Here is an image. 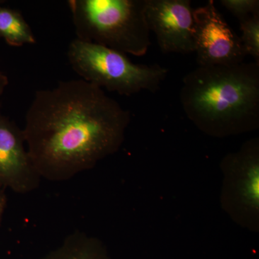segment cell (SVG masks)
I'll list each match as a JSON object with an SVG mask.
<instances>
[{"label": "cell", "mask_w": 259, "mask_h": 259, "mask_svg": "<svg viewBox=\"0 0 259 259\" xmlns=\"http://www.w3.org/2000/svg\"><path fill=\"white\" fill-rule=\"evenodd\" d=\"M131 112L84 80L37 90L25 115V145L42 179L64 182L120 149Z\"/></svg>", "instance_id": "1"}, {"label": "cell", "mask_w": 259, "mask_h": 259, "mask_svg": "<svg viewBox=\"0 0 259 259\" xmlns=\"http://www.w3.org/2000/svg\"><path fill=\"white\" fill-rule=\"evenodd\" d=\"M181 105L204 134L229 137L259 127V64L197 66L182 80Z\"/></svg>", "instance_id": "2"}, {"label": "cell", "mask_w": 259, "mask_h": 259, "mask_svg": "<svg viewBox=\"0 0 259 259\" xmlns=\"http://www.w3.org/2000/svg\"><path fill=\"white\" fill-rule=\"evenodd\" d=\"M76 39L143 56L151 46L146 0H69Z\"/></svg>", "instance_id": "3"}, {"label": "cell", "mask_w": 259, "mask_h": 259, "mask_svg": "<svg viewBox=\"0 0 259 259\" xmlns=\"http://www.w3.org/2000/svg\"><path fill=\"white\" fill-rule=\"evenodd\" d=\"M67 56L80 79L122 96L156 93L168 72L161 65L135 64L122 53L76 38L70 42Z\"/></svg>", "instance_id": "4"}, {"label": "cell", "mask_w": 259, "mask_h": 259, "mask_svg": "<svg viewBox=\"0 0 259 259\" xmlns=\"http://www.w3.org/2000/svg\"><path fill=\"white\" fill-rule=\"evenodd\" d=\"M223 175L221 202L223 210L242 228H259V140L245 141L221 163Z\"/></svg>", "instance_id": "5"}, {"label": "cell", "mask_w": 259, "mask_h": 259, "mask_svg": "<svg viewBox=\"0 0 259 259\" xmlns=\"http://www.w3.org/2000/svg\"><path fill=\"white\" fill-rule=\"evenodd\" d=\"M194 52L198 66L244 62L241 39L232 30L213 0L194 10Z\"/></svg>", "instance_id": "6"}, {"label": "cell", "mask_w": 259, "mask_h": 259, "mask_svg": "<svg viewBox=\"0 0 259 259\" xmlns=\"http://www.w3.org/2000/svg\"><path fill=\"white\" fill-rule=\"evenodd\" d=\"M150 31L163 54L194 52L193 12L190 0H146Z\"/></svg>", "instance_id": "7"}, {"label": "cell", "mask_w": 259, "mask_h": 259, "mask_svg": "<svg viewBox=\"0 0 259 259\" xmlns=\"http://www.w3.org/2000/svg\"><path fill=\"white\" fill-rule=\"evenodd\" d=\"M41 179L29 156L23 129L0 112V188L28 194L38 188Z\"/></svg>", "instance_id": "8"}, {"label": "cell", "mask_w": 259, "mask_h": 259, "mask_svg": "<svg viewBox=\"0 0 259 259\" xmlns=\"http://www.w3.org/2000/svg\"><path fill=\"white\" fill-rule=\"evenodd\" d=\"M38 259H110L101 240L83 231L70 233L59 246Z\"/></svg>", "instance_id": "9"}, {"label": "cell", "mask_w": 259, "mask_h": 259, "mask_svg": "<svg viewBox=\"0 0 259 259\" xmlns=\"http://www.w3.org/2000/svg\"><path fill=\"white\" fill-rule=\"evenodd\" d=\"M0 1V38L13 47H20L36 42L29 24L18 10L2 7Z\"/></svg>", "instance_id": "10"}, {"label": "cell", "mask_w": 259, "mask_h": 259, "mask_svg": "<svg viewBox=\"0 0 259 259\" xmlns=\"http://www.w3.org/2000/svg\"><path fill=\"white\" fill-rule=\"evenodd\" d=\"M242 47L245 55L251 56L259 64V14L239 21Z\"/></svg>", "instance_id": "11"}, {"label": "cell", "mask_w": 259, "mask_h": 259, "mask_svg": "<svg viewBox=\"0 0 259 259\" xmlns=\"http://www.w3.org/2000/svg\"><path fill=\"white\" fill-rule=\"evenodd\" d=\"M220 3L239 21L259 14L258 0H221Z\"/></svg>", "instance_id": "12"}, {"label": "cell", "mask_w": 259, "mask_h": 259, "mask_svg": "<svg viewBox=\"0 0 259 259\" xmlns=\"http://www.w3.org/2000/svg\"><path fill=\"white\" fill-rule=\"evenodd\" d=\"M7 203H8V197L5 193V190L0 188V225H1L3 214L6 209Z\"/></svg>", "instance_id": "13"}, {"label": "cell", "mask_w": 259, "mask_h": 259, "mask_svg": "<svg viewBox=\"0 0 259 259\" xmlns=\"http://www.w3.org/2000/svg\"><path fill=\"white\" fill-rule=\"evenodd\" d=\"M8 83H9V81H8V76L3 74V71L0 69V97L4 93L5 90L8 86Z\"/></svg>", "instance_id": "14"}]
</instances>
